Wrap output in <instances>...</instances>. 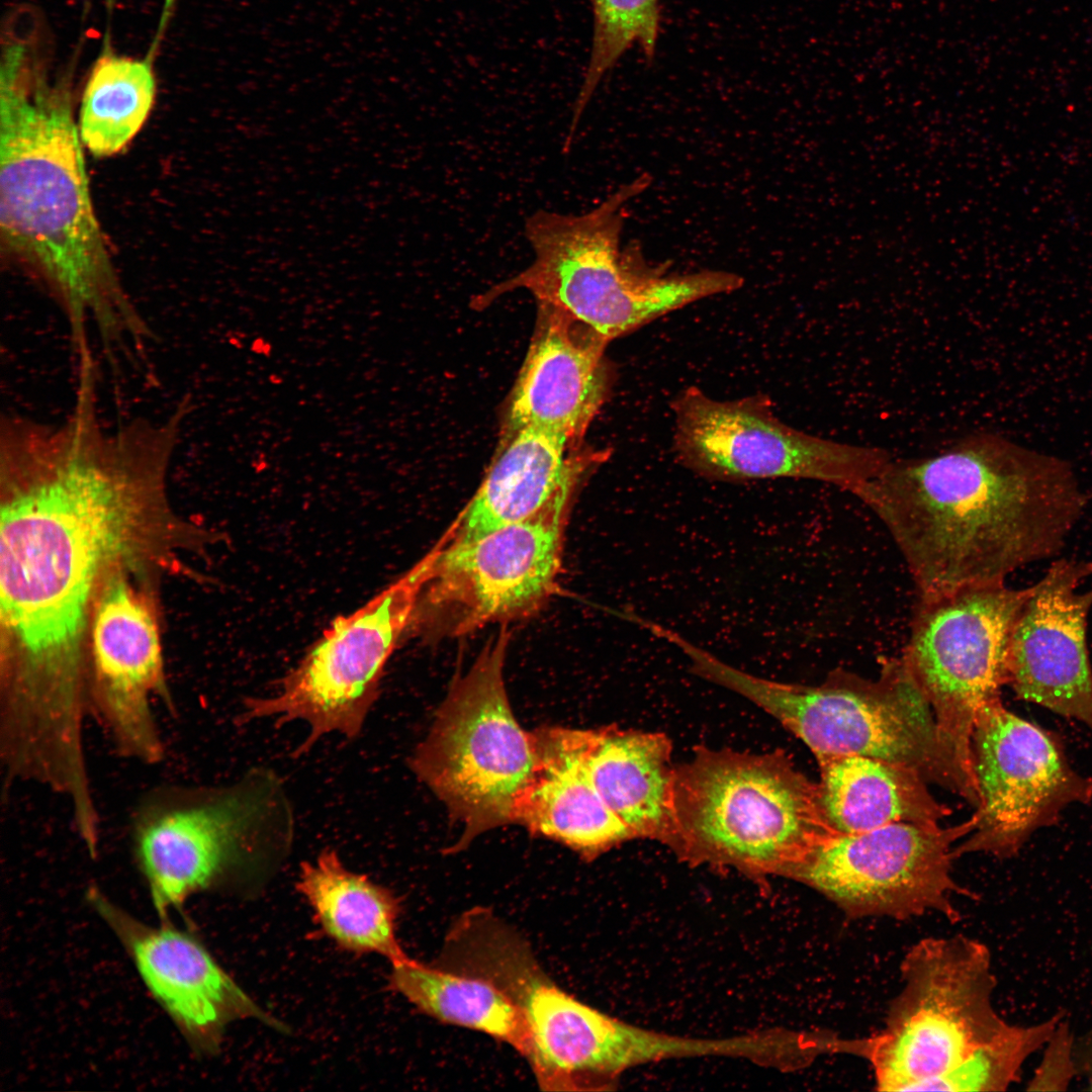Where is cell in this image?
Segmentation results:
<instances>
[{"label":"cell","mask_w":1092,"mask_h":1092,"mask_svg":"<svg viewBox=\"0 0 1092 1092\" xmlns=\"http://www.w3.org/2000/svg\"><path fill=\"white\" fill-rule=\"evenodd\" d=\"M176 448L157 421L105 428L93 392L78 393L57 425L2 417L1 612L16 647L0 703L15 722L55 730L84 718L80 642L93 586L160 495Z\"/></svg>","instance_id":"cell-1"},{"label":"cell","mask_w":1092,"mask_h":1092,"mask_svg":"<svg viewBox=\"0 0 1092 1092\" xmlns=\"http://www.w3.org/2000/svg\"><path fill=\"white\" fill-rule=\"evenodd\" d=\"M852 493L890 532L920 598L1005 583L1057 556L1087 504L1067 461L992 433L892 459Z\"/></svg>","instance_id":"cell-2"},{"label":"cell","mask_w":1092,"mask_h":1092,"mask_svg":"<svg viewBox=\"0 0 1092 1092\" xmlns=\"http://www.w3.org/2000/svg\"><path fill=\"white\" fill-rule=\"evenodd\" d=\"M66 94L1 75L0 229L7 249L63 312L74 354L98 336L106 358L154 333L123 289L96 217Z\"/></svg>","instance_id":"cell-3"},{"label":"cell","mask_w":1092,"mask_h":1092,"mask_svg":"<svg viewBox=\"0 0 1092 1092\" xmlns=\"http://www.w3.org/2000/svg\"><path fill=\"white\" fill-rule=\"evenodd\" d=\"M642 173L581 214L537 210L525 222L532 263L474 299L476 307L526 289L538 307L586 325L609 342L695 301L743 286L730 271L668 272L644 258L638 245L621 247L627 203L651 184Z\"/></svg>","instance_id":"cell-4"},{"label":"cell","mask_w":1092,"mask_h":1092,"mask_svg":"<svg viewBox=\"0 0 1092 1092\" xmlns=\"http://www.w3.org/2000/svg\"><path fill=\"white\" fill-rule=\"evenodd\" d=\"M694 671L763 709L814 755L849 753L900 763L975 808L980 803L976 782L942 744L931 707L903 657L884 662L874 678L838 668L816 686L758 677L707 650L696 656Z\"/></svg>","instance_id":"cell-5"},{"label":"cell","mask_w":1092,"mask_h":1092,"mask_svg":"<svg viewBox=\"0 0 1092 1092\" xmlns=\"http://www.w3.org/2000/svg\"><path fill=\"white\" fill-rule=\"evenodd\" d=\"M437 965L483 977L514 1001L530 1032L526 1060L542 1090L597 1089L627 1068L679 1052L676 1036L627 1024L561 989L526 938L490 908L475 906L456 918Z\"/></svg>","instance_id":"cell-6"},{"label":"cell","mask_w":1092,"mask_h":1092,"mask_svg":"<svg viewBox=\"0 0 1092 1092\" xmlns=\"http://www.w3.org/2000/svg\"><path fill=\"white\" fill-rule=\"evenodd\" d=\"M675 851L695 861L786 876L840 832L818 784L783 752L698 749L675 769Z\"/></svg>","instance_id":"cell-7"},{"label":"cell","mask_w":1092,"mask_h":1092,"mask_svg":"<svg viewBox=\"0 0 1092 1092\" xmlns=\"http://www.w3.org/2000/svg\"><path fill=\"white\" fill-rule=\"evenodd\" d=\"M292 835L283 785L262 769L229 786L155 787L136 803L129 827L135 862L163 916L234 872L284 852Z\"/></svg>","instance_id":"cell-8"},{"label":"cell","mask_w":1092,"mask_h":1092,"mask_svg":"<svg viewBox=\"0 0 1092 1092\" xmlns=\"http://www.w3.org/2000/svg\"><path fill=\"white\" fill-rule=\"evenodd\" d=\"M902 988L884 1028L866 1037L880 1091H939L943 1080L1007 1026L993 1004L986 944L965 935L923 938L900 967Z\"/></svg>","instance_id":"cell-9"},{"label":"cell","mask_w":1092,"mask_h":1092,"mask_svg":"<svg viewBox=\"0 0 1092 1092\" xmlns=\"http://www.w3.org/2000/svg\"><path fill=\"white\" fill-rule=\"evenodd\" d=\"M504 630L455 679L411 766L464 825L455 848L514 822V809L538 765L535 733L511 709L504 680Z\"/></svg>","instance_id":"cell-10"},{"label":"cell","mask_w":1092,"mask_h":1092,"mask_svg":"<svg viewBox=\"0 0 1092 1092\" xmlns=\"http://www.w3.org/2000/svg\"><path fill=\"white\" fill-rule=\"evenodd\" d=\"M438 542L365 605L337 617L281 679L275 695L247 699L244 720L275 718L278 726L294 720L307 723L309 733L295 749L296 756L331 732L349 739L358 736L379 696L386 663L412 630L441 548Z\"/></svg>","instance_id":"cell-11"},{"label":"cell","mask_w":1092,"mask_h":1092,"mask_svg":"<svg viewBox=\"0 0 1092 1092\" xmlns=\"http://www.w3.org/2000/svg\"><path fill=\"white\" fill-rule=\"evenodd\" d=\"M1033 585L995 583L920 598L902 656L933 712L942 744L975 782L972 739L1009 681L1013 631Z\"/></svg>","instance_id":"cell-12"},{"label":"cell","mask_w":1092,"mask_h":1092,"mask_svg":"<svg viewBox=\"0 0 1092 1092\" xmlns=\"http://www.w3.org/2000/svg\"><path fill=\"white\" fill-rule=\"evenodd\" d=\"M580 482L530 517L463 543L447 532L422 592L412 631L458 636L533 614L550 598L564 530Z\"/></svg>","instance_id":"cell-13"},{"label":"cell","mask_w":1092,"mask_h":1092,"mask_svg":"<svg viewBox=\"0 0 1092 1092\" xmlns=\"http://www.w3.org/2000/svg\"><path fill=\"white\" fill-rule=\"evenodd\" d=\"M671 408L677 460L710 480L812 479L852 493L892 460L882 448L839 443L790 427L762 394L717 400L689 386Z\"/></svg>","instance_id":"cell-14"},{"label":"cell","mask_w":1092,"mask_h":1092,"mask_svg":"<svg viewBox=\"0 0 1092 1092\" xmlns=\"http://www.w3.org/2000/svg\"><path fill=\"white\" fill-rule=\"evenodd\" d=\"M974 825L971 816L948 827L899 822L840 833L786 876L817 890L851 919L939 913L957 921L952 898L972 894L952 878L953 848Z\"/></svg>","instance_id":"cell-15"},{"label":"cell","mask_w":1092,"mask_h":1092,"mask_svg":"<svg viewBox=\"0 0 1092 1092\" xmlns=\"http://www.w3.org/2000/svg\"><path fill=\"white\" fill-rule=\"evenodd\" d=\"M972 752L980 803L954 858L974 852L1013 857L1066 807L1092 799V780L1073 768L1060 738L1001 702L979 717Z\"/></svg>","instance_id":"cell-16"},{"label":"cell","mask_w":1092,"mask_h":1092,"mask_svg":"<svg viewBox=\"0 0 1092 1092\" xmlns=\"http://www.w3.org/2000/svg\"><path fill=\"white\" fill-rule=\"evenodd\" d=\"M89 716L121 757L154 765L164 760L165 742L154 711L167 693L156 624L130 585L114 579L105 587L92 626Z\"/></svg>","instance_id":"cell-17"},{"label":"cell","mask_w":1092,"mask_h":1092,"mask_svg":"<svg viewBox=\"0 0 1092 1092\" xmlns=\"http://www.w3.org/2000/svg\"><path fill=\"white\" fill-rule=\"evenodd\" d=\"M86 898L121 941L155 999L193 1049L218 1050L225 1027L253 1018L277 1030L284 1025L265 1012L187 932L164 923L153 927L110 901L97 887Z\"/></svg>","instance_id":"cell-18"},{"label":"cell","mask_w":1092,"mask_h":1092,"mask_svg":"<svg viewBox=\"0 0 1092 1092\" xmlns=\"http://www.w3.org/2000/svg\"><path fill=\"white\" fill-rule=\"evenodd\" d=\"M1092 561H1053L1017 619L1009 681L1017 698L1086 724L1092 730V667L1087 646Z\"/></svg>","instance_id":"cell-19"},{"label":"cell","mask_w":1092,"mask_h":1092,"mask_svg":"<svg viewBox=\"0 0 1092 1092\" xmlns=\"http://www.w3.org/2000/svg\"><path fill=\"white\" fill-rule=\"evenodd\" d=\"M608 343L586 325L539 307L537 328L510 396L505 432L534 427L579 447L614 382L605 356Z\"/></svg>","instance_id":"cell-20"},{"label":"cell","mask_w":1092,"mask_h":1092,"mask_svg":"<svg viewBox=\"0 0 1092 1092\" xmlns=\"http://www.w3.org/2000/svg\"><path fill=\"white\" fill-rule=\"evenodd\" d=\"M610 454L582 450L534 427L505 432L479 487L447 529L448 543L471 541L532 516L569 484L582 482Z\"/></svg>","instance_id":"cell-21"},{"label":"cell","mask_w":1092,"mask_h":1092,"mask_svg":"<svg viewBox=\"0 0 1092 1092\" xmlns=\"http://www.w3.org/2000/svg\"><path fill=\"white\" fill-rule=\"evenodd\" d=\"M534 733L538 765L516 803L514 822L588 859L632 838L590 780L580 730L543 728Z\"/></svg>","instance_id":"cell-22"},{"label":"cell","mask_w":1092,"mask_h":1092,"mask_svg":"<svg viewBox=\"0 0 1092 1092\" xmlns=\"http://www.w3.org/2000/svg\"><path fill=\"white\" fill-rule=\"evenodd\" d=\"M581 754L602 799L632 838L676 849L675 769L662 734L603 728L580 730Z\"/></svg>","instance_id":"cell-23"},{"label":"cell","mask_w":1092,"mask_h":1092,"mask_svg":"<svg viewBox=\"0 0 1092 1092\" xmlns=\"http://www.w3.org/2000/svg\"><path fill=\"white\" fill-rule=\"evenodd\" d=\"M815 757L821 804L840 833H859L899 822L939 825L951 813L911 767L849 753Z\"/></svg>","instance_id":"cell-24"},{"label":"cell","mask_w":1092,"mask_h":1092,"mask_svg":"<svg viewBox=\"0 0 1092 1092\" xmlns=\"http://www.w3.org/2000/svg\"><path fill=\"white\" fill-rule=\"evenodd\" d=\"M296 886L322 930L342 948L380 954L390 964L408 957L396 935L400 905L395 895L347 869L334 849L303 862Z\"/></svg>","instance_id":"cell-25"},{"label":"cell","mask_w":1092,"mask_h":1092,"mask_svg":"<svg viewBox=\"0 0 1092 1092\" xmlns=\"http://www.w3.org/2000/svg\"><path fill=\"white\" fill-rule=\"evenodd\" d=\"M389 986L422 1013L509 1044L525 1059L531 1038L514 1001L491 981L407 957L391 964Z\"/></svg>","instance_id":"cell-26"},{"label":"cell","mask_w":1092,"mask_h":1092,"mask_svg":"<svg viewBox=\"0 0 1092 1092\" xmlns=\"http://www.w3.org/2000/svg\"><path fill=\"white\" fill-rule=\"evenodd\" d=\"M156 97V79L148 59L105 53L85 84L78 130L96 158L122 151L148 119Z\"/></svg>","instance_id":"cell-27"},{"label":"cell","mask_w":1092,"mask_h":1092,"mask_svg":"<svg viewBox=\"0 0 1092 1092\" xmlns=\"http://www.w3.org/2000/svg\"><path fill=\"white\" fill-rule=\"evenodd\" d=\"M594 28L590 53L573 104L565 140L573 142L579 120L606 75L631 48L647 61L656 53L660 30V0H588Z\"/></svg>","instance_id":"cell-28"},{"label":"cell","mask_w":1092,"mask_h":1092,"mask_svg":"<svg viewBox=\"0 0 1092 1092\" xmlns=\"http://www.w3.org/2000/svg\"><path fill=\"white\" fill-rule=\"evenodd\" d=\"M1063 1011L1028 1025L1009 1023L988 1045L969 1062L947 1076L939 1091H1004L1021 1079L1023 1065L1034 1053L1042 1050L1059 1022Z\"/></svg>","instance_id":"cell-29"},{"label":"cell","mask_w":1092,"mask_h":1092,"mask_svg":"<svg viewBox=\"0 0 1092 1092\" xmlns=\"http://www.w3.org/2000/svg\"><path fill=\"white\" fill-rule=\"evenodd\" d=\"M1075 1034L1066 1016L1042 1048V1057L1028 1085L1029 1091H1065L1077 1079Z\"/></svg>","instance_id":"cell-30"},{"label":"cell","mask_w":1092,"mask_h":1092,"mask_svg":"<svg viewBox=\"0 0 1092 1092\" xmlns=\"http://www.w3.org/2000/svg\"><path fill=\"white\" fill-rule=\"evenodd\" d=\"M1074 1055L1077 1080L1092 1091V1027L1081 1035H1075Z\"/></svg>","instance_id":"cell-31"}]
</instances>
